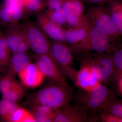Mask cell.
I'll use <instances>...</instances> for the list:
<instances>
[{
  "label": "cell",
  "mask_w": 122,
  "mask_h": 122,
  "mask_svg": "<svg viewBox=\"0 0 122 122\" xmlns=\"http://www.w3.org/2000/svg\"><path fill=\"white\" fill-rule=\"evenodd\" d=\"M72 97L73 92L69 86L51 82L30 94L24 104L30 107L43 106L58 109L68 104Z\"/></svg>",
  "instance_id": "obj_1"
},
{
  "label": "cell",
  "mask_w": 122,
  "mask_h": 122,
  "mask_svg": "<svg viewBox=\"0 0 122 122\" xmlns=\"http://www.w3.org/2000/svg\"><path fill=\"white\" fill-rule=\"evenodd\" d=\"M120 45L113 38L89 22L87 37L81 44L72 48V50L78 54L112 53Z\"/></svg>",
  "instance_id": "obj_2"
},
{
  "label": "cell",
  "mask_w": 122,
  "mask_h": 122,
  "mask_svg": "<svg viewBox=\"0 0 122 122\" xmlns=\"http://www.w3.org/2000/svg\"><path fill=\"white\" fill-rule=\"evenodd\" d=\"M116 99L114 92L100 83L89 91L81 89L75 96L76 105L87 112L101 111L106 105Z\"/></svg>",
  "instance_id": "obj_3"
},
{
  "label": "cell",
  "mask_w": 122,
  "mask_h": 122,
  "mask_svg": "<svg viewBox=\"0 0 122 122\" xmlns=\"http://www.w3.org/2000/svg\"><path fill=\"white\" fill-rule=\"evenodd\" d=\"M78 54L81 65L87 66L97 76L100 82L108 84L113 81L112 53H84Z\"/></svg>",
  "instance_id": "obj_4"
},
{
  "label": "cell",
  "mask_w": 122,
  "mask_h": 122,
  "mask_svg": "<svg viewBox=\"0 0 122 122\" xmlns=\"http://www.w3.org/2000/svg\"><path fill=\"white\" fill-rule=\"evenodd\" d=\"M86 16L90 23L106 33L119 43L122 44V36L114 25L104 5L89 7Z\"/></svg>",
  "instance_id": "obj_5"
},
{
  "label": "cell",
  "mask_w": 122,
  "mask_h": 122,
  "mask_svg": "<svg viewBox=\"0 0 122 122\" xmlns=\"http://www.w3.org/2000/svg\"><path fill=\"white\" fill-rule=\"evenodd\" d=\"M51 54L66 77L75 83L77 71L74 68L73 51L61 42H50Z\"/></svg>",
  "instance_id": "obj_6"
},
{
  "label": "cell",
  "mask_w": 122,
  "mask_h": 122,
  "mask_svg": "<svg viewBox=\"0 0 122 122\" xmlns=\"http://www.w3.org/2000/svg\"><path fill=\"white\" fill-rule=\"evenodd\" d=\"M22 25L30 49L35 55H52L50 42L37 24L29 22Z\"/></svg>",
  "instance_id": "obj_7"
},
{
  "label": "cell",
  "mask_w": 122,
  "mask_h": 122,
  "mask_svg": "<svg viewBox=\"0 0 122 122\" xmlns=\"http://www.w3.org/2000/svg\"><path fill=\"white\" fill-rule=\"evenodd\" d=\"M34 59L45 77L50 82L69 86L66 76L52 55L35 54Z\"/></svg>",
  "instance_id": "obj_8"
},
{
  "label": "cell",
  "mask_w": 122,
  "mask_h": 122,
  "mask_svg": "<svg viewBox=\"0 0 122 122\" xmlns=\"http://www.w3.org/2000/svg\"><path fill=\"white\" fill-rule=\"evenodd\" d=\"M4 34L12 53L27 52L30 49L22 25L11 24L5 26Z\"/></svg>",
  "instance_id": "obj_9"
},
{
  "label": "cell",
  "mask_w": 122,
  "mask_h": 122,
  "mask_svg": "<svg viewBox=\"0 0 122 122\" xmlns=\"http://www.w3.org/2000/svg\"><path fill=\"white\" fill-rule=\"evenodd\" d=\"M89 120L87 112L78 105L68 104L57 109L54 122H84Z\"/></svg>",
  "instance_id": "obj_10"
},
{
  "label": "cell",
  "mask_w": 122,
  "mask_h": 122,
  "mask_svg": "<svg viewBox=\"0 0 122 122\" xmlns=\"http://www.w3.org/2000/svg\"><path fill=\"white\" fill-rule=\"evenodd\" d=\"M25 87L34 89L41 85L45 76L35 63L30 62L17 75Z\"/></svg>",
  "instance_id": "obj_11"
},
{
  "label": "cell",
  "mask_w": 122,
  "mask_h": 122,
  "mask_svg": "<svg viewBox=\"0 0 122 122\" xmlns=\"http://www.w3.org/2000/svg\"><path fill=\"white\" fill-rule=\"evenodd\" d=\"M37 24L46 35L53 41L64 43L63 35L64 29L53 23L49 20L45 12H41L36 16Z\"/></svg>",
  "instance_id": "obj_12"
},
{
  "label": "cell",
  "mask_w": 122,
  "mask_h": 122,
  "mask_svg": "<svg viewBox=\"0 0 122 122\" xmlns=\"http://www.w3.org/2000/svg\"><path fill=\"white\" fill-rule=\"evenodd\" d=\"M89 24V21L86 25L82 27L69 28L67 29H64L63 35L64 44L71 49L81 43L87 37Z\"/></svg>",
  "instance_id": "obj_13"
},
{
  "label": "cell",
  "mask_w": 122,
  "mask_h": 122,
  "mask_svg": "<svg viewBox=\"0 0 122 122\" xmlns=\"http://www.w3.org/2000/svg\"><path fill=\"white\" fill-rule=\"evenodd\" d=\"M31 62V58L27 52L13 54L11 56L7 73L16 76Z\"/></svg>",
  "instance_id": "obj_14"
},
{
  "label": "cell",
  "mask_w": 122,
  "mask_h": 122,
  "mask_svg": "<svg viewBox=\"0 0 122 122\" xmlns=\"http://www.w3.org/2000/svg\"><path fill=\"white\" fill-rule=\"evenodd\" d=\"M62 8L65 15L66 24L70 28H76L85 26L89 21L85 15L81 18L75 12L70 0H64Z\"/></svg>",
  "instance_id": "obj_15"
},
{
  "label": "cell",
  "mask_w": 122,
  "mask_h": 122,
  "mask_svg": "<svg viewBox=\"0 0 122 122\" xmlns=\"http://www.w3.org/2000/svg\"><path fill=\"white\" fill-rule=\"evenodd\" d=\"M106 7L114 25L122 36V1L109 0Z\"/></svg>",
  "instance_id": "obj_16"
},
{
  "label": "cell",
  "mask_w": 122,
  "mask_h": 122,
  "mask_svg": "<svg viewBox=\"0 0 122 122\" xmlns=\"http://www.w3.org/2000/svg\"><path fill=\"white\" fill-rule=\"evenodd\" d=\"M36 122H53L57 109L43 106L30 107Z\"/></svg>",
  "instance_id": "obj_17"
},
{
  "label": "cell",
  "mask_w": 122,
  "mask_h": 122,
  "mask_svg": "<svg viewBox=\"0 0 122 122\" xmlns=\"http://www.w3.org/2000/svg\"><path fill=\"white\" fill-rule=\"evenodd\" d=\"M113 65V82L116 86L122 79V44L116 48L112 52Z\"/></svg>",
  "instance_id": "obj_18"
},
{
  "label": "cell",
  "mask_w": 122,
  "mask_h": 122,
  "mask_svg": "<svg viewBox=\"0 0 122 122\" xmlns=\"http://www.w3.org/2000/svg\"><path fill=\"white\" fill-rule=\"evenodd\" d=\"M91 71L86 66L81 65L77 72L75 85L81 89L89 91L93 89L91 86Z\"/></svg>",
  "instance_id": "obj_19"
},
{
  "label": "cell",
  "mask_w": 122,
  "mask_h": 122,
  "mask_svg": "<svg viewBox=\"0 0 122 122\" xmlns=\"http://www.w3.org/2000/svg\"><path fill=\"white\" fill-rule=\"evenodd\" d=\"M1 121L8 122H36L31 112L19 106L12 113L2 119Z\"/></svg>",
  "instance_id": "obj_20"
},
{
  "label": "cell",
  "mask_w": 122,
  "mask_h": 122,
  "mask_svg": "<svg viewBox=\"0 0 122 122\" xmlns=\"http://www.w3.org/2000/svg\"><path fill=\"white\" fill-rule=\"evenodd\" d=\"M25 87L21 82L15 80L8 92L2 95V98L17 103L25 96Z\"/></svg>",
  "instance_id": "obj_21"
},
{
  "label": "cell",
  "mask_w": 122,
  "mask_h": 122,
  "mask_svg": "<svg viewBox=\"0 0 122 122\" xmlns=\"http://www.w3.org/2000/svg\"><path fill=\"white\" fill-rule=\"evenodd\" d=\"M11 53L4 33L0 30V66L2 69L8 66L11 58Z\"/></svg>",
  "instance_id": "obj_22"
},
{
  "label": "cell",
  "mask_w": 122,
  "mask_h": 122,
  "mask_svg": "<svg viewBox=\"0 0 122 122\" xmlns=\"http://www.w3.org/2000/svg\"><path fill=\"white\" fill-rule=\"evenodd\" d=\"M8 9L11 21V24H18L24 14L23 5L20 2H7L4 4Z\"/></svg>",
  "instance_id": "obj_23"
},
{
  "label": "cell",
  "mask_w": 122,
  "mask_h": 122,
  "mask_svg": "<svg viewBox=\"0 0 122 122\" xmlns=\"http://www.w3.org/2000/svg\"><path fill=\"white\" fill-rule=\"evenodd\" d=\"M24 12L30 15L41 12L46 7L42 0H23Z\"/></svg>",
  "instance_id": "obj_24"
},
{
  "label": "cell",
  "mask_w": 122,
  "mask_h": 122,
  "mask_svg": "<svg viewBox=\"0 0 122 122\" xmlns=\"http://www.w3.org/2000/svg\"><path fill=\"white\" fill-rule=\"evenodd\" d=\"M45 13L51 21L59 26H62L66 24L65 15L62 8L57 10L48 9Z\"/></svg>",
  "instance_id": "obj_25"
},
{
  "label": "cell",
  "mask_w": 122,
  "mask_h": 122,
  "mask_svg": "<svg viewBox=\"0 0 122 122\" xmlns=\"http://www.w3.org/2000/svg\"><path fill=\"white\" fill-rule=\"evenodd\" d=\"M18 107L17 103L2 98L0 101V120L12 113Z\"/></svg>",
  "instance_id": "obj_26"
},
{
  "label": "cell",
  "mask_w": 122,
  "mask_h": 122,
  "mask_svg": "<svg viewBox=\"0 0 122 122\" xmlns=\"http://www.w3.org/2000/svg\"><path fill=\"white\" fill-rule=\"evenodd\" d=\"M102 110L122 118V100L115 99L106 105Z\"/></svg>",
  "instance_id": "obj_27"
},
{
  "label": "cell",
  "mask_w": 122,
  "mask_h": 122,
  "mask_svg": "<svg viewBox=\"0 0 122 122\" xmlns=\"http://www.w3.org/2000/svg\"><path fill=\"white\" fill-rule=\"evenodd\" d=\"M15 76L6 73L0 76V92L2 95L6 93L12 86L15 79Z\"/></svg>",
  "instance_id": "obj_28"
},
{
  "label": "cell",
  "mask_w": 122,
  "mask_h": 122,
  "mask_svg": "<svg viewBox=\"0 0 122 122\" xmlns=\"http://www.w3.org/2000/svg\"><path fill=\"white\" fill-rule=\"evenodd\" d=\"M72 8L75 13L81 18L85 17L83 15L85 7L83 2L81 0H70Z\"/></svg>",
  "instance_id": "obj_29"
},
{
  "label": "cell",
  "mask_w": 122,
  "mask_h": 122,
  "mask_svg": "<svg viewBox=\"0 0 122 122\" xmlns=\"http://www.w3.org/2000/svg\"><path fill=\"white\" fill-rule=\"evenodd\" d=\"M99 116V120L103 122H122V118L112 114L103 111Z\"/></svg>",
  "instance_id": "obj_30"
},
{
  "label": "cell",
  "mask_w": 122,
  "mask_h": 122,
  "mask_svg": "<svg viewBox=\"0 0 122 122\" xmlns=\"http://www.w3.org/2000/svg\"><path fill=\"white\" fill-rule=\"evenodd\" d=\"M64 0H45L46 7L48 9L57 10L62 8Z\"/></svg>",
  "instance_id": "obj_31"
},
{
  "label": "cell",
  "mask_w": 122,
  "mask_h": 122,
  "mask_svg": "<svg viewBox=\"0 0 122 122\" xmlns=\"http://www.w3.org/2000/svg\"><path fill=\"white\" fill-rule=\"evenodd\" d=\"M82 2L94 5H102L107 3L109 0H81Z\"/></svg>",
  "instance_id": "obj_32"
},
{
  "label": "cell",
  "mask_w": 122,
  "mask_h": 122,
  "mask_svg": "<svg viewBox=\"0 0 122 122\" xmlns=\"http://www.w3.org/2000/svg\"><path fill=\"white\" fill-rule=\"evenodd\" d=\"M122 95V79L115 86Z\"/></svg>",
  "instance_id": "obj_33"
},
{
  "label": "cell",
  "mask_w": 122,
  "mask_h": 122,
  "mask_svg": "<svg viewBox=\"0 0 122 122\" xmlns=\"http://www.w3.org/2000/svg\"><path fill=\"white\" fill-rule=\"evenodd\" d=\"M7 2H20L23 5V0H5ZM24 7V6H23Z\"/></svg>",
  "instance_id": "obj_34"
},
{
  "label": "cell",
  "mask_w": 122,
  "mask_h": 122,
  "mask_svg": "<svg viewBox=\"0 0 122 122\" xmlns=\"http://www.w3.org/2000/svg\"><path fill=\"white\" fill-rule=\"evenodd\" d=\"M0 10H1V7L0 6V27L2 26V23H1V20L0 18Z\"/></svg>",
  "instance_id": "obj_35"
},
{
  "label": "cell",
  "mask_w": 122,
  "mask_h": 122,
  "mask_svg": "<svg viewBox=\"0 0 122 122\" xmlns=\"http://www.w3.org/2000/svg\"><path fill=\"white\" fill-rule=\"evenodd\" d=\"M2 68L1 67V66H0V72H1L2 71Z\"/></svg>",
  "instance_id": "obj_36"
},
{
  "label": "cell",
  "mask_w": 122,
  "mask_h": 122,
  "mask_svg": "<svg viewBox=\"0 0 122 122\" xmlns=\"http://www.w3.org/2000/svg\"><path fill=\"white\" fill-rule=\"evenodd\" d=\"M121 0V1H122V0Z\"/></svg>",
  "instance_id": "obj_37"
}]
</instances>
